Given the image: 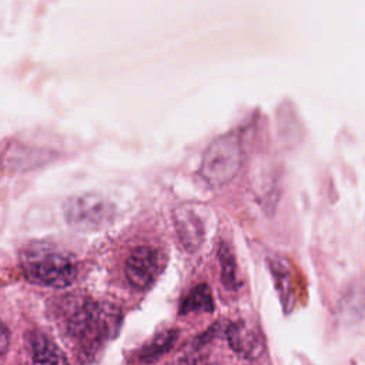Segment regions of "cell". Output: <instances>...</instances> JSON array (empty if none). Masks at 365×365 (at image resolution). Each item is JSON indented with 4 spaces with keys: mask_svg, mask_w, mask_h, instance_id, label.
I'll use <instances>...</instances> for the list:
<instances>
[{
    "mask_svg": "<svg viewBox=\"0 0 365 365\" xmlns=\"http://www.w3.org/2000/svg\"><path fill=\"white\" fill-rule=\"evenodd\" d=\"M165 255L153 247L141 245L131 251L125 261V277L137 289L150 288L165 268Z\"/></svg>",
    "mask_w": 365,
    "mask_h": 365,
    "instance_id": "obj_4",
    "label": "cell"
},
{
    "mask_svg": "<svg viewBox=\"0 0 365 365\" xmlns=\"http://www.w3.org/2000/svg\"><path fill=\"white\" fill-rule=\"evenodd\" d=\"M106 325L103 321V309L94 302H84L67 319V332L78 341L94 344L104 335Z\"/></svg>",
    "mask_w": 365,
    "mask_h": 365,
    "instance_id": "obj_6",
    "label": "cell"
},
{
    "mask_svg": "<svg viewBox=\"0 0 365 365\" xmlns=\"http://www.w3.org/2000/svg\"><path fill=\"white\" fill-rule=\"evenodd\" d=\"M242 164V148L240 138L234 134L215 138L204 153L200 175L211 185L228 184L240 171Z\"/></svg>",
    "mask_w": 365,
    "mask_h": 365,
    "instance_id": "obj_1",
    "label": "cell"
},
{
    "mask_svg": "<svg viewBox=\"0 0 365 365\" xmlns=\"http://www.w3.org/2000/svg\"><path fill=\"white\" fill-rule=\"evenodd\" d=\"M178 338V329H167L163 331L161 334H158L153 341H150V344H147L141 352H140V358L143 361L151 362L158 359L160 356H163L168 349H171V346L174 345V342Z\"/></svg>",
    "mask_w": 365,
    "mask_h": 365,
    "instance_id": "obj_10",
    "label": "cell"
},
{
    "mask_svg": "<svg viewBox=\"0 0 365 365\" xmlns=\"http://www.w3.org/2000/svg\"><path fill=\"white\" fill-rule=\"evenodd\" d=\"M218 259L221 264V281L224 287L230 291H235L241 287V282L237 275V262L235 257L231 251V248L225 244L221 242L218 248Z\"/></svg>",
    "mask_w": 365,
    "mask_h": 365,
    "instance_id": "obj_11",
    "label": "cell"
},
{
    "mask_svg": "<svg viewBox=\"0 0 365 365\" xmlns=\"http://www.w3.org/2000/svg\"><path fill=\"white\" fill-rule=\"evenodd\" d=\"M212 309H214V302H212L211 291L207 284H200L185 295L180 307V314L198 312V311L211 312Z\"/></svg>",
    "mask_w": 365,
    "mask_h": 365,
    "instance_id": "obj_9",
    "label": "cell"
},
{
    "mask_svg": "<svg viewBox=\"0 0 365 365\" xmlns=\"http://www.w3.org/2000/svg\"><path fill=\"white\" fill-rule=\"evenodd\" d=\"M173 221L181 245L188 252H195L204 241V225L200 217L182 205L173 211Z\"/></svg>",
    "mask_w": 365,
    "mask_h": 365,
    "instance_id": "obj_7",
    "label": "cell"
},
{
    "mask_svg": "<svg viewBox=\"0 0 365 365\" xmlns=\"http://www.w3.org/2000/svg\"><path fill=\"white\" fill-rule=\"evenodd\" d=\"M227 339L234 352L245 359H257L265 351V338L251 319H237L227 328Z\"/></svg>",
    "mask_w": 365,
    "mask_h": 365,
    "instance_id": "obj_5",
    "label": "cell"
},
{
    "mask_svg": "<svg viewBox=\"0 0 365 365\" xmlns=\"http://www.w3.org/2000/svg\"><path fill=\"white\" fill-rule=\"evenodd\" d=\"M114 215V207L97 194L71 197L64 204L66 221L80 231H96L108 225Z\"/></svg>",
    "mask_w": 365,
    "mask_h": 365,
    "instance_id": "obj_3",
    "label": "cell"
},
{
    "mask_svg": "<svg viewBox=\"0 0 365 365\" xmlns=\"http://www.w3.org/2000/svg\"><path fill=\"white\" fill-rule=\"evenodd\" d=\"M21 267L30 281L54 288L68 287L77 275L74 261L53 251H34L21 255Z\"/></svg>",
    "mask_w": 365,
    "mask_h": 365,
    "instance_id": "obj_2",
    "label": "cell"
},
{
    "mask_svg": "<svg viewBox=\"0 0 365 365\" xmlns=\"http://www.w3.org/2000/svg\"><path fill=\"white\" fill-rule=\"evenodd\" d=\"M29 346L31 358L37 364H64L67 356L63 351L44 334L33 331L29 335Z\"/></svg>",
    "mask_w": 365,
    "mask_h": 365,
    "instance_id": "obj_8",
    "label": "cell"
},
{
    "mask_svg": "<svg viewBox=\"0 0 365 365\" xmlns=\"http://www.w3.org/2000/svg\"><path fill=\"white\" fill-rule=\"evenodd\" d=\"M7 346H9V329H7L6 324L3 322L1 331H0V354H1V356L6 355Z\"/></svg>",
    "mask_w": 365,
    "mask_h": 365,
    "instance_id": "obj_12",
    "label": "cell"
}]
</instances>
